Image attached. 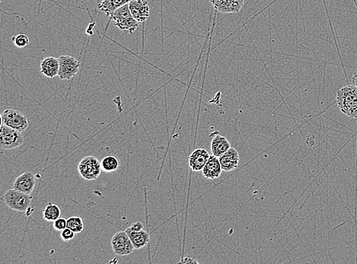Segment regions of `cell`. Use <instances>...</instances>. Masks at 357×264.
Listing matches in <instances>:
<instances>
[{
	"instance_id": "3",
	"label": "cell",
	"mask_w": 357,
	"mask_h": 264,
	"mask_svg": "<svg viewBox=\"0 0 357 264\" xmlns=\"http://www.w3.org/2000/svg\"><path fill=\"white\" fill-rule=\"evenodd\" d=\"M2 199L10 209L19 212H25L31 206V194H25L16 189L7 191Z\"/></svg>"
},
{
	"instance_id": "9",
	"label": "cell",
	"mask_w": 357,
	"mask_h": 264,
	"mask_svg": "<svg viewBox=\"0 0 357 264\" xmlns=\"http://www.w3.org/2000/svg\"><path fill=\"white\" fill-rule=\"evenodd\" d=\"M60 69L58 77L60 80H70L80 72V62L71 56H61L59 57Z\"/></svg>"
},
{
	"instance_id": "24",
	"label": "cell",
	"mask_w": 357,
	"mask_h": 264,
	"mask_svg": "<svg viewBox=\"0 0 357 264\" xmlns=\"http://www.w3.org/2000/svg\"><path fill=\"white\" fill-rule=\"evenodd\" d=\"M54 228L55 230L62 232L63 229L67 228V220L63 217H60L54 221Z\"/></svg>"
},
{
	"instance_id": "19",
	"label": "cell",
	"mask_w": 357,
	"mask_h": 264,
	"mask_svg": "<svg viewBox=\"0 0 357 264\" xmlns=\"http://www.w3.org/2000/svg\"><path fill=\"white\" fill-rule=\"evenodd\" d=\"M101 169L106 173L116 171L120 167V160L117 156L109 155L101 161Z\"/></svg>"
},
{
	"instance_id": "21",
	"label": "cell",
	"mask_w": 357,
	"mask_h": 264,
	"mask_svg": "<svg viewBox=\"0 0 357 264\" xmlns=\"http://www.w3.org/2000/svg\"><path fill=\"white\" fill-rule=\"evenodd\" d=\"M84 222L80 216H71L67 219V227L75 233H81L84 229Z\"/></svg>"
},
{
	"instance_id": "6",
	"label": "cell",
	"mask_w": 357,
	"mask_h": 264,
	"mask_svg": "<svg viewBox=\"0 0 357 264\" xmlns=\"http://www.w3.org/2000/svg\"><path fill=\"white\" fill-rule=\"evenodd\" d=\"M112 246L115 253L119 256H127L136 250L126 231H121L114 235Z\"/></svg>"
},
{
	"instance_id": "2",
	"label": "cell",
	"mask_w": 357,
	"mask_h": 264,
	"mask_svg": "<svg viewBox=\"0 0 357 264\" xmlns=\"http://www.w3.org/2000/svg\"><path fill=\"white\" fill-rule=\"evenodd\" d=\"M115 25L121 31H127L133 34L137 29L139 22L133 17L130 13L129 4H125L114 12L110 17Z\"/></svg>"
},
{
	"instance_id": "11",
	"label": "cell",
	"mask_w": 357,
	"mask_h": 264,
	"mask_svg": "<svg viewBox=\"0 0 357 264\" xmlns=\"http://www.w3.org/2000/svg\"><path fill=\"white\" fill-rule=\"evenodd\" d=\"M36 185V177L33 173L27 171L19 176L13 183V189L27 194H31Z\"/></svg>"
},
{
	"instance_id": "12",
	"label": "cell",
	"mask_w": 357,
	"mask_h": 264,
	"mask_svg": "<svg viewBox=\"0 0 357 264\" xmlns=\"http://www.w3.org/2000/svg\"><path fill=\"white\" fill-rule=\"evenodd\" d=\"M210 155L205 148H196L189 156V166L194 171H202Z\"/></svg>"
},
{
	"instance_id": "5",
	"label": "cell",
	"mask_w": 357,
	"mask_h": 264,
	"mask_svg": "<svg viewBox=\"0 0 357 264\" xmlns=\"http://www.w3.org/2000/svg\"><path fill=\"white\" fill-rule=\"evenodd\" d=\"M78 171L85 180H96L102 171L101 162L95 156H86L79 163Z\"/></svg>"
},
{
	"instance_id": "22",
	"label": "cell",
	"mask_w": 357,
	"mask_h": 264,
	"mask_svg": "<svg viewBox=\"0 0 357 264\" xmlns=\"http://www.w3.org/2000/svg\"><path fill=\"white\" fill-rule=\"evenodd\" d=\"M13 42L17 48H22L28 46L30 39L26 34H20L13 37Z\"/></svg>"
},
{
	"instance_id": "25",
	"label": "cell",
	"mask_w": 357,
	"mask_h": 264,
	"mask_svg": "<svg viewBox=\"0 0 357 264\" xmlns=\"http://www.w3.org/2000/svg\"><path fill=\"white\" fill-rule=\"evenodd\" d=\"M352 83L353 86L357 87V70L355 71V73H354L353 76H352Z\"/></svg>"
},
{
	"instance_id": "4",
	"label": "cell",
	"mask_w": 357,
	"mask_h": 264,
	"mask_svg": "<svg viewBox=\"0 0 357 264\" xmlns=\"http://www.w3.org/2000/svg\"><path fill=\"white\" fill-rule=\"evenodd\" d=\"M25 143L22 132L1 124L0 128V147L2 149H13Z\"/></svg>"
},
{
	"instance_id": "10",
	"label": "cell",
	"mask_w": 357,
	"mask_h": 264,
	"mask_svg": "<svg viewBox=\"0 0 357 264\" xmlns=\"http://www.w3.org/2000/svg\"><path fill=\"white\" fill-rule=\"evenodd\" d=\"M128 4L132 16L138 22H144L150 17V6L147 0H130Z\"/></svg>"
},
{
	"instance_id": "1",
	"label": "cell",
	"mask_w": 357,
	"mask_h": 264,
	"mask_svg": "<svg viewBox=\"0 0 357 264\" xmlns=\"http://www.w3.org/2000/svg\"><path fill=\"white\" fill-rule=\"evenodd\" d=\"M337 104L342 113L357 119V87L352 85L337 91Z\"/></svg>"
},
{
	"instance_id": "23",
	"label": "cell",
	"mask_w": 357,
	"mask_h": 264,
	"mask_svg": "<svg viewBox=\"0 0 357 264\" xmlns=\"http://www.w3.org/2000/svg\"><path fill=\"white\" fill-rule=\"evenodd\" d=\"M76 234L77 233H75L72 229L67 227L62 231L61 233H60V238H62L63 241H69L75 238Z\"/></svg>"
},
{
	"instance_id": "14",
	"label": "cell",
	"mask_w": 357,
	"mask_h": 264,
	"mask_svg": "<svg viewBox=\"0 0 357 264\" xmlns=\"http://www.w3.org/2000/svg\"><path fill=\"white\" fill-rule=\"evenodd\" d=\"M223 171H232L238 168L240 157L238 151L231 147L226 153L219 158Z\"/></svg>"
},
{
	"instance_id": "15",
	"label": "cell",
	"mask_w": 357,
	"mask_h": 264,
	"mask_svg": "<svg viewBox=\"0 0 357 264\" xmlns=\"http://www.w3.org/2000/svg\"><path fill=\"white\" fill-rule=\"evenodd\" d=\"M223 168H222L220 159L217 156L212 155L203 168V175L206 178L214 180L220 177Z\"/></svg>"
},
{
	"instance_id": "7",
	"label": "cell",
	"mask_w": 357,
	"mask_h": 264,
	"mask_svg": "<svg viewBox=\"0 0 357 264\" xmlns=\"http://www.w3.org/2000/svg\"><path fill=\"white\" fill-rule=\"evenodd\" d=\"M1 122L20 132H23L28 127V121L26 117L14 109L4 110L1 115Z\"/></svg>"
},
{
	"instance_id": "13",
	"label": "cell",
	"mask_w": 357,
	"mask_h": 264,
	"mask_svg": "<svg viewBox=\"0 0 357 264\" xmlns=\"http://www.w3.org/2000/svg\"><path fill=\"white\" fill-rule=\"evenodd\" d=\"M216 10L223 13H235L241 11L244 0H210Z\"/></svg>"
},
{
	"instance_id": "16",
	"label": "cell",
	"mask_w": 357,
	"mask_h": 264,
	"mask_svg": "<svg viewBox=\"0 0 357 264\" xmlns=\"http://www.w3.org/2000/svg\"><path fill=\"white\" fill-rule=\"evenodd\" d=\"M59 69L60 61L55 57H46L41 63V72L48 78H54L58 76Z\"/></svg>"
},
{
	"instance_id": "18",
	"label": "cell",
	"mask_w": 357,
	"mask_h": 264,
	"mask_svg": "<svg viewBox=\"0 0 357 264\" xmlns=\"http://www.w3.org/2000/svg\"><path fill=\"white\" fill-rule=\"evenodd\" d=\"M130 2V0H101L98 7L108 17H111L115 10Z\"/></svg>"
},
{
	"instance_id": "8",
	"label": "cell",
	"mask_w": 357,
	"mask_h": 264,
	"mask_svg": "<svg viewBox=\"0 0 357 264\" xmlns=\"http://www.w3.org/2000/svg\"><path fill=\"white\" fill-rule=\"evenodd\" d=\"M125 231L136 250L142 248L150 242V233L144 229V224L141 221L133 223Z\"/></svg>"
},
{
	"instance_id": "17",
	"label": "cell",
	"mask_w": 357,
	"mask_h": 264,
	"mask_svg": "<svg viewBox=\"0 0 357 264\" xmlns=\"http://www.w3.org/2000/svg\"><path fill=\"white\" fill-rule=\"evenodd\" d=\"M231 144L227 138L221 135H217L212 139L211 142V152L213 156L220 158L226 153L228 150L230 149Z\"/></svg>"
},
{
	"instance_id": "20",
	"label": "cell",
	"mask_w": 357,
	"mask_h": 264,
	"mask_svg": "<svg viewBox=\"0 0 357 264\" xmlns=\"http://www.w3.org/2000/svg\"><path fill=\"white\" fill-rule=\"evenodd\" d=\"M61 215V209L55 203H50L45 207L43 212L44 219L48 221H54Z\"/></svg>"
}]
</instances>
